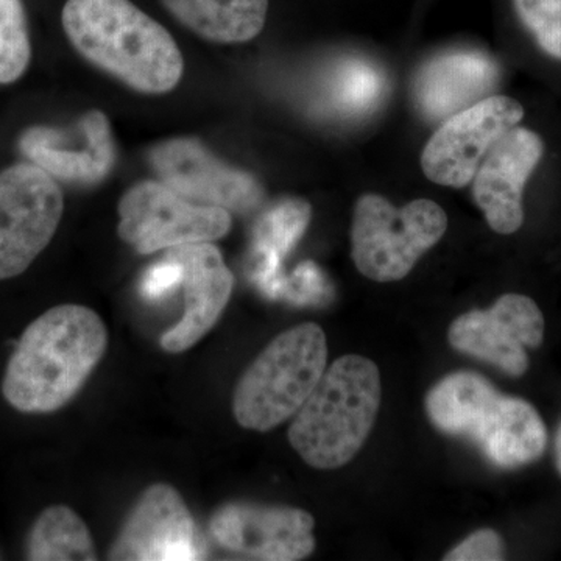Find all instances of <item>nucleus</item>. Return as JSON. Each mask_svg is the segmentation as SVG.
<instances>
[{
    "label": "nucleus",
    "mask_w": 561,
    "mask_h": 561,
    "mask_svg": "<svg viewBox=\"0 0 561 561\" xmlns=\"http://www.w3.org/2000/svg\"><path fill=\"white\" fill-rule=\"evenodd\" d=\"M312 208L301 198H287L268 209L254 228V251L260 257L256 276L268 294L279 289L280 260L291 247L300 241L309 221Z\"/></svg>",
    "instance_id": "obj_20"
},
{
    "label": "nucleus",
    "mask_w": 561,
    "mask_h": 561,
    "mask_svg": "<svg viewBox=\"0 0 561 561\" xmlns=\"http://www.w3.org/2000/svg\"><path fill=\"white\" fill-rule=\"evenodd\" d=\"M184 27L210 43L242 44L256 38L267 21L268 0H161Z\"/></svg>",
    "instance_id": "obj_18"
},
{
    "label": "nucleus",
    "mask_w": 561,
    "mask_h": 561,
    "mask_svg": "<svg viewBox=\"0 0 561 561\" xmlns=\"http://www.w3.org/2000/svg\"><path fill=\"white\" fill-rule=\"evenodd\" d=\"M165 256L183 265L186 309L179 323L162 335L161 348L179 354L202 341L219 321L234 289V276L210 242L173 247Z\"/></svg>",
    "instance_id": "obj_14"
},
{
    "label": "nucleus",
    "mask_w": 561,
    "mask_h": 561,
    "mask_svg": "<svg viewBox=\"0 0 561 561\" xmlns=\"http://www.w3.org/2000/svg\"><path fill=\"white\" fill-rule=\"evenodd\" d=\"M556 463H557V470H559L561 474V424L559 427V431H557V437H556Z\"/></svg>",
    "instance_id": "obj_26"
},
{
    "label": "nucleus",
    "mask_w": 561,
    "mask_h": 561,
    "mask_svg": "<svg viewBox=\"0 0 561 561\" xmlns=\"http://www.w3.org/2000/svg\"><path fill=\"white\" fill-rule=\"evenodd\" d=\"M31 57L32 46L22 0H0V84L21 79Z\"/></svg>",
    "instance_id": "obj_22"
},
{
    "label": "nucleus",
    "mask_w": 561,
    "mask_h": 561,
    "mask_svg": "<svg viewBox=\"0 0 561 561\" xmlns=\"http://www.w3.org/2000/svg\"><path fill=\"white\" fill-rule=\"evenodd\" d=\"M27 559L33 561L98 560L87 524L72 508L54 505L46 508L27 540Z\"/></svg>",
    "instance_id": "obj_21"
},
{
    "label": "nucleus",
    "mask_w": 561,
    "mask_h": 561,
    "mask_svg": "<svg viewBox=\"0 0 561 561\" xmlns=\"http://www.w3.org/2000/svg\"><path fill=\"white\" fill-rule=\"evenodd\" d=\"M87 127L83 142L70 146L69 133L36 127L21 138V150L55 179L73 183H99L114 164V144L110 122L102 111L92 110L81 117Z\"/></svg>",
    "instance_id": "obj_15"
},
{
    "label": "nucleus",
    "mask_w": 561,
    "mask_h": 561,
    "mask_svg": "<svg viewBox=\"0 0 561 561\" xmlns=\"http://www.w3.org/2000/svg\"><path fill=\"white\" fill-rule=\"evenodd\" d=\"M496 65L479 51H451L427 62L416 77L415 99L431 121H445L481 101L496 83Z\"/></svg>",
    "instance_id": "obj_16"
},
{
    "label": "nucleus",
    "mask_w": 561,
    "mask_h": 561,
    "mask_svg": "<svg viewBox=\"0 0 561 561\" xmlns=\"http://www.w3.org/2000/svg\"><path fill=\"white\" fill-rule=\"evenodd\" d=\"M545 339V317L526 295L505 294L489 311H471L453 321L448 341L461 354L486 362L512 378L529 368L527 348Z\"/></svg>",
    "instance_id": "obj_9"
},
{
    "label": "nucleus",
    "mask_w": 561,
    "mask_h": 561,
    "mask_svg": "<svg viewBox=\"0 0 561 561\" xmlns=\"http://www.w3.org/2000/svg\"><path fill=\"white\" fill-rule=\"evenodd\" d=\"M446 230L445 209L430 198L397 208L382 195L364 194L354 206L351 256L365 278L393 283L405 278Z\"/></svg>",
    "instance_id": "obj_5"
},
{
    "label": "nucleus",
    "mask_w": 561,
    "mask_h": 561,
    "mask_svg": "<svg viewBox=\"0 0 561 561\" xmlns=\"http://www.w3.org/2000/svg\"><path fill=\"white\" fill-rule=\"evenodd\" d=\"M150 162L165 186L201 205L245 214L264 201L260 181L251 173L224 164L198 140L158 144L150 151Z\"/></svg>",
    "instance_id": "obj_12"
},
{
    "label": "nucleus",
    "mask_w": 561,
    "mask_h": 561,
    "mask_svg": "<svg viewBox=\"0 0 561 561\" xmlns=\"http://www.w3.org/2000/svg\"><path fill=\"white\" fill-rule=\"evenodd\" d=\"M545 154V140L527 127H513L483 158L472 198L497 234H513L524 224V190Z\"/></svg>",
    "instance_id": "obj_13"
},
{
    "label": "nucleus",
    "mask_w": 561,
    "mask_h": 561,
    "mask_svg": "<svg viewBox=\"0 0 561 561\" xmlns=\"http://www.w3.org/2000/svg\"><path fill=\"white\" fill-rule=\"evenodd\" d=\"M62 27L77 51L131 90L160 95L183 77L171 33L130 0H68Z\"/></svg>",
    "instance_id": "obj_2"
},
{
    "label": "nucleus",
    "mask_w": 561,
    "mask_h": 561,
    "mask_svg": "<svg viewBox=\"0 0 561 561\" xmlns=\"http://www.w3.org/2000/svg\"><path fill=\"white\" fill-rule=\"evenodd\" d=\"M119 236L140 254L184 243L214 242L230 232V210L201 205L157 181L133 186L119 203Z\"/></svg>",
    "instance_id": "obj_6"
},
{
    "label": "nucleus",
    "mask_w": 561,
    "mask_h": 561,
    "mask_svg": "<svg viewBox=\"0 0 561 561\" xmlns=\"http://www.w3.org/2000/svg\"><path fill=\"white\" fill-rule=\"evenodd\" d=\"M312 515L301 508L232 502L210 518V537L250 560L297 561L316 549Z\"/></svg>",
    "instance_id": "obj_11"
},
{
    "label": "nucleus",
    "mask_w": 561,
    "mask_h": 561,
    "mask_svg": "<svg viewBox=\"0 0 561 561\" xmlns=\"http://www.w3.org/2000/svg\"><path fill=\"white\" fill-rule=\"evenodd\" d=\"M472 442L494 467L513 470L540 459L548 445V431L530 402L500 394Z\"/></svg>",
    "instance_id": "obj_17"
},
{
    "label": "nucleus",
    "mask_w": 561,
    "mask_h": 561,
    "mask_svg": "<svg viewBox=\"0 0 561 561\" xmlns=\"http://www.w3.org/2000/svg\"><path fill=\"white\" fill-rule=\"evenodd\" d=\"M513 3L538 47L561 61V0H513Z\"/></svg>",
    "instance_id": "obj_23"
},
{
    "label": "nucleus",
    "mask_w": 561,
    "mask_h": 561,
    "mask_svg": "<svg viewBox=\"0 0 561 561\" xmlns=\"http://www.w3.org/2000/svg\"><path fill=\"white\" fill-rule=\"evenodd\" d=\"M106 348L108 330L98 313L55 306L22 334L3 376V398L20 412L58 411L79 393Z\"/></svg>",
    "instance_id": "obj_1"
},
{
    "label": "nucleus",
    "mask_w": 561,
    "mask_h": 561,
    "mask_svg": "<svg viewBox=\"0 0 561 561\" xmlns=\"http://www.w3.org/2000/svg\"><path fill=\"white\" fill-rule=\"evenodd\" d=\"M524 114L522 103L507 95H490L457 111L427 140L421 171L440 186H468L491 147L522 124Z\"/></svg>",
    "instance_id": "obj_8"
},
{
    "label": "nucleus",
    "mask_w": 561,
    "mask_h": 561,
    "mask_svg": "<svg viewBox=\"0 0 561 561\" xmlns=\"http://www.w3.org/2000/svg\"><path fill=\"white\" fill-rule=\"evenodd\" d=\"M500 394L493 383L478 373H453L427 393V416L443 434L472 440Z\"/></svg>",
    "instance_id": "obj_19"
},
{
    "label": "nucleus",
    "mask_w": 561,
    "mask_h": 561,
    "mask_svg": "<svg viewBox=\"0 0 561 561\" xmlns=\"http://www.w3.org/2000/svg\"><path fill=\"white\" fill-rule=\"evenodd\" d=\"M505 548L501 535L491 529L471 534L445 556V561H500L504 560Z\"/></svg>",
    "instance_id": "obj_24"
},
{
    "label": "nucleus",
    "mask_w": 561,
    "mask_h": 561,
    "mask_svg": "<svg viewBox=\"0 0 561 561\" xmlns=\"http://www.w3.org/2000/svg\"><path fill=\"white\" fill-rule=\"evenodd\" d=\"M183 265L172 257L165 256L164 261L151 265L140 283V294L150 301L161 300L172 294L183 283Z\"/></svg>",
    "instance_id": "obj_25"
},
{
    "label": "nucleus",
    "mask_w": 561,
    "mask_h": 561,
    "mask_svg": "<svg viewBox=\"0 0 561 561\" xmlns=\"http://www.w3.org/2000/svg\"><path fill=\"white\" fill-rule=\"evenodd\" d=\"M327 360V335L319 324L280 332L236 386V421L245 430L267 432L291 419L316 389Z\"/></svg>",
    "instance_id": "obj_4"
},
{
    "label": "nucleus",
    "mask_w": 561,
    "mask_h": 561,
    "mask_svg": "<svg viewBox=\"0 0 561 561\" xmlns=\"http://www.w3.org/2000/svg\"><path fill=\"white\" fill-rule=\"evenodd\" d=\"M65 209L61 187L36 164L0 173V279L31 267L49 245Z\"/></svg>",
    "instance_id": "obj_7"
},
{
    "label": "nucleus",
    "mask_w": 561,
    "mask_h": 561,
    "mask_svg": "<svg viewBox=\"0 0 561 561\" xmlns=\"http://www.w3.org/2000/svg\"><path fill=\"white\" fill-rule=\"evenodd\" d=\"M206 556L208 548L194 516L168 483H154L140 494L110 551L111 560L181 561Z\"/></svg>",
    "instance_id": "obj_10"
},
{
    "label": "nucleus",
    "mask_w": 561,
    "mask_h": 561,
    "mask_svg": "<svg viewBox=\"0 0 561 561\" xmlns=\"http://www.w3.org/2000/svg\"><path fill=\"white\" fill-rule=\"evenodd\" d=\"M378 365L346 354L324 370L316 389L295 413L289 442L317 470H335L354 459L375 426L381 405Z\"/></svg>",
    "instance_id": "obj_3"
}]
</instances>
